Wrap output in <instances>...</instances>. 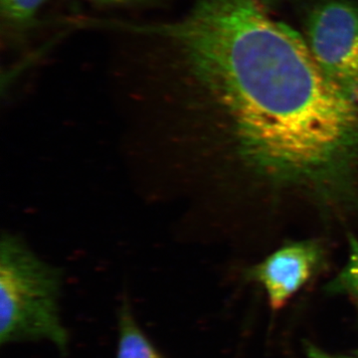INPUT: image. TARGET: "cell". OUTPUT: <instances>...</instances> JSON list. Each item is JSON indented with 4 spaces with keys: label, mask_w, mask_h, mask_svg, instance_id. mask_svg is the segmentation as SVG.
I'll return each mask as SVG.
<instances>
[{
    "label": "cell",
    "mask_w": 358,
    "mask_h": 358,
    "mask_svg": "<svg viewBox=\"0 0 358 358\" xmlns=\"http://www.w3.org/2000/svg\"><path fill=\"white\" fill-rule=\"evenodd\" d=\"M355 355H358V350H357V352H355Z\"/></svg>",
    "instance_id": "11"
},
{
    "label": "cell",
    "mask_w": 358,
    "mask_h": 358,
    "mask_svg": "<svg viewBox=\"0 0 358 358\" xmlns=\"http://www.w3.org/2000/svg\"><path fill=\"white\" fill-rule=\"evenodd\" d=\"M326 241L305 237L282 242L247 271L265 289L273 310H280L310 279L326 259Z\"/></svg>",
    "instance_id": "4"
},
{
    "label": "cell",
    "mask_w": 358,
    "mask_h": 358,
    "mask_svg": "<svg viewBox=\"0 0 358 358\" xmlns=\"http://www.w3.org/2000/svg\"><path fill=\"white\" fill-rule=\"evenodd\" d=\"M1 10L7 20L15 23L31 20L45 0H0Z\"/></svg>",
    "instance_id": "7"
},
{
    "label": "cell",
    "mask_w": 358,
    "mask_h": 358,
    "mask_svg": "<svg viewBox=\"0 0 358 358\" xmlns=\"http://www.w3.org/2000/svg\"><path fill=\"white\" fill-rule=\"evenodd\" d=\"M348 260L336 277L327 284L329 293L350 296L358 307V237L350 234L346 238Z\"/></svg>",
    "instance_id": "6"
},
{
    "label": "cell",
    "mask_w": 358,
    "mask_h": 358,
    "mask_svg": "<svg viewBox=\"0 0 358 358\" xmlns=\"http://www.w3.org/2000/svg\"><path fill=\"white\" fill-rule=\"evenodd\" d=\"M106 1H113V2H126V1H131V0H106Z\"/></svg>",
    "instance_id": "10"
},
{
    "label": "cell",
    "mask_w": 358,
    "mask_h": 358,
    "mask_svg": "<svg viewBox=\"0 0 358 358\" xmlns=\"http://www.w3.org/2000/svg\"><path fill=\"white\" fill-rule=\"evenodd\" d=\"M306 352H307L308 358H358L357 357H346V355H331V353L324 352L320 350L317 346L313 345L312 343H308L306 345Z\"/></svg>",
    "instance_id": "8"
},
{
    "label": "cell",
    "mask_w": 358,
    "mask_h": 358,
    "mask_svg": "<svg viewBox=\"0 0 358 358\" xmlns=\"http://www.w3.org/2000/svg\"><path fill=\"white\" fill-rule=\"evenodd\" d=\"M307 42L320 71L358 102V6L327 0L308 16Z\"/></svg>",
    "instance_id": "3"
},
{
    "label": "cell",
    "mask_w": 358,
    "mask_h": 358,
    "mask_svg": "<svg viewBox=\"0 0 358 358\" xmlns=\"http://www.w3.org/2000/svg\"><path fill=\"white\" fill-rule=\"evenodd\" d=\"M260 0H196L183 20L136 28L173 42L199 91L197 143L237 173L282 179L358 141V102Z\"/></svg>",
    "instance_id": "1"
},
{
    "label": "cell",
    "mask_w": 358,
    "mask_h": 358,
    "mask_svg": "<svg viewBox=\"0 0 358 358\" xmlns=\"http://www.w3.org/2000/svg\"><path fill=\"white\" fill-rule=\"evenodd\" d=\"M261 2L264 4V6H268L271 4L275 3L277 0H260Z\"/></svg>",
    "instance_id": "9"
},
{
    "label": "cell",
    "mask_w": 358,
    "mask_h": 358,
    "mask_svg": "<svg viewBox=\"0 0 358 358\" xmlns=\"http://www.w3.org/2000/svg\"><path fill=\"white\" fill-rule=\"evenodd\" d=\"M62 273L24 240L3 233L0 243V343L45 339L61 352L68 334L59 315Z\"/></svg>",
    "instance_id": "2"
},
{
    "label": "cell",
    "mask_w": 358,
    "mask_h": 358,
    "mask_svg": "<svg viewBox=\"0 0 358 358\" xmlns=\"http://www.w3.org/2000/svg\"><path fill=\"white\" fill-rule=\"evenodd\" d=\"M117 358H160L154 345L141 331L127 303L120 312V339Z\"/></svg>",
    "instance_id": "5"
}]
</instances>
